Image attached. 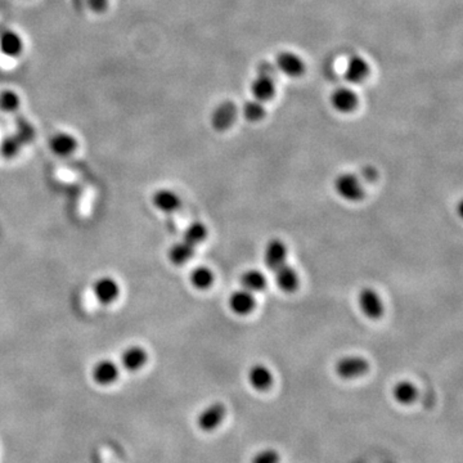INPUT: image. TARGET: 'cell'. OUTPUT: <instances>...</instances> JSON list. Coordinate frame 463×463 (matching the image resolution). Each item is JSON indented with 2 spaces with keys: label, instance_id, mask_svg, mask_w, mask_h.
Returning a JSON list of instances; mask_svg holds the SVG:
<instances>
[{
  "label": "cell",
  "instance_id": "obj_13",
  "mask_svg": "<svg viewBox=\"0 0 463 463\" xmlns=\"http://www.w3.org/2000/svg\"><path fill=\"white\" fill-rule=\"evenodd\" d=\"M263 258H264L265 267L269 270L274 272L277 268H279V267H282L284 264H286L287 246L279 238H273V240L269 241L268 244H265Z\"/></svg>",
  "mask_w": 463,
  "mask_h": 463
},
{
  "label": "cell",
  "instance_id": "obj_1",
  "mask_svg": "<svg viewBox=\"0 0 463 463\" xmlns=\"http://www.w3.org/2000/svg\"><path fill=\"white\" fill-rule=\"evenodd\" d=\"M276 66L272 64H260L258 67L256 78L251 82V93L253 99L263 103L268 102L276 96Z\"/></svg>",
  "mask_w": 463,
  "mask_h": 463
},
{
  "label": "cell",
  "instance_id": "obj_18",
  "mask_svg": "<svg viewBox=\"0 0 463 463\" xmlns=\"http://www.w3.org/2000/svg\"><path fill=\"white\" fill-rule=\"evenodd\" d=\"M273 273H274L276 285L278 286V288L281 291L291 293H295L297 290L299 284H300V279H299V276H297V272L291 265H288L286 263L282 267L277 268Z\"/></svg>",
  "mask_w": 463,
  "mask_h": 463
},
{
  "label": "cell",
  "instance_id": "obj_31",
  "mask_svg": "<svg viewBox=\"0 0 463 463\" xmlns=\"http://www.w3.org/2000/svg\"><path fill=\"white\" fill-rule=\"evenodd\" d=\"M26 1H27V0H26Z\"/></svg>",
  "mask_w": 463,
  "mask_h": 463
},
{
  "label": "cell",
  "instance_id": "obj_6",
  "mask_svg": "<svg viewBox=\"0 0 463 463\" xmlns=\"http://www.w3.org/2000/svg\"><path fill=\"white\" fill-rule=\"evenodd\" d=\"M93 293L99 304L108 307L119 300L122 287L112 277H101L93 284Z\"/></svg>",
  "mask_w": 463,
  "mask_h": 463
},
{
  "label": "cell",
  "instance_id": "obj_16",
  "mask_svg": "<svg viewBox=\"0 0 463 463\" xmlns=\"http://www.w3.org/2000/svg\"><path fill=\"white\" fill-rule=\"evenodd\" d=\"M359 99L355 91L346 87H340L333 90L331 105L340 114H350L358 107Z\"/></svg>",
  "mask_w": 463,
  "mask_h": 463
},
{
  "label": "cell",
  "instance_id": "obj_20",
  "mask_svg": "<svg viewBox=\"0 0 463 463\" xmlns=\"http://www.w3.org/2000/svg\"><path fill=\"white\" fill-rule=\"evenodd\" d=\"M195 252L196 246L188 244L184 240H182L180 242H177V244L171 246L170 250L168 252V258H169V260H170L172 265L182 267V265L187 264L188 261L193 258Z\"/></svg>",
  "mask_w": 463,
  "mask_h": 463
},
{
  "label": "cell",
  "instance_id": "obj_23",
  "mask_svg": "<svg viewBox=\"0 0 463 463\" xmlns=\"http://www.w3.org/2000/svg\"><path fill=\"white\" fill-rule=\"evenodd\" d=\"M241 287L250 293H260L267 286V278L258 269H249L240 278Z\"/></svg>",
  "mask_w": 463,
  "mask_h": 463
},
{
  "label": "cell",
  "instance_id": "obj_26",
  "mask_svg": "<svg viewBox=\"0 0 463 463\" xmlns=\"http://www.w3.org/2000/svg\"><path fill=\"white\" fill-rule=\"evenodd\" d=\"M265 114H267L265 107L260 101H256V99L247 101V102H244V105L242 106V115H244V117L247 122H260L265 117Z\"/></svg>",
  "mask_w": 463,
  "mask_h": 463
},
{
  "label": "cell",
  "instance_id": "obj_28",
  "mask_svg": "<svg viewBox=\"0 0 463 463\" xmlns=\"http://www.w3.org/2000/svg\"><path fill=\"white\" fill-rule=\"evenodd\" d=\"M85 4H87V7H88V9H89L93 15L102 16L110 8L111 0H85Z\"/></svg>",
  "mask_w": 463,
  "mask_h": 463
},
{
  "label": "cell",
  "instance_id": "obj_5",
  "mask_svg": "<svg viewBox=\"0 0 463 463\" xmlns=\"http://www.w3.org/2000/svg\"><path fill=\"white\" fill-rule=\"evenodd\" d=\"M358 305L367 318L377 321L383 316L385 305L381 296L372 287H365L358 293Z\"/></svg>",
  "mask_w": 463,
  "mask_h": 463
},
{
  "label": "cell",
  "instance_id": "obj_27",
  "mask_svg": "<svg viewBox=\"0 0 463 463\" xmlns=\"http://www.w3.org/2000/svg\"><path fill=\"white\" fill-rule=\"evenodd\" d=\"M281 457L276 449H263L252 457L251 463H279Z\"/></svg>",
  "mask_w": 463,
  "mask_h": 463
},
{
  "label": "cell",
  "instance_id": "obj_25",
  "mask_svg": "<svg viewBox=\"0 0 463 463\" xmlns=\"http://www.w3.org/2000/svg\"><path fill=\"white\" fill-rule=\"evenodd\" d=\"M209 236V230L207 227L201 223V221H193L191 223L183 235V240L188 242V244H193V246H198L203 244V241Z\"/></svg>",
  "mask_w": 463,
  "mask_h": 463
},
{
  "label": "cell",
  "instance_id": "obj_3",
  "mask_svg": "<svg viewBox=\"0 0 463 463\" xmlns=\"http://www.w3.org/2000/svg\"><path fill=\"white\" fill-rule=\"evenodd\" d=\"M48 147L50 152L54 156L61 159H67L76 154L80 143L78 137L71 131H54L49 137Z\"/></svg>",
  "mask_w": 463,
  "mask_h": 463
},
{
  "label": "cell",
  "instance_id": "obj_22",
  "mask_svg": "<svg viewBox=\"0 0 463 463\" xmlns=\"http://www.w3.org/2000/svg\"><path fill=\"white\" fill-rule=\"evenodd\" d=\"M392 397L402 406H411L418 398V390L415 383L409 381H399L392 389Z\"/></svg>",
  "mask_w": 463,
  "mask_h": 463
},
{
  "label": "cell",
  "instance_id": "obj_12",
  "mask_svg": "<svg viewBox=\"0 0 463 463\" xmlns=\"http://www.w3.org/2000/svg\"><path fill=\"white\" fill-rule=\"evenodd\" d=\"M276 68L288 78H300L305 73V64L293 52H281L277 54Z\"/></svg>",
  "mask_w": 463,
  "mask_h": 463
},
{
  "label": "cell",
  "instance_id": "obj_21",
  "mask_svg": "<svg viewBox=\"0 0 463 463\" xmlns=\"http://www.w3.org/2000/svg\"><path fill=\"white\" fill-rule=\"evenodd\" d=\"M21 107H22V96L18 90L13 88L0 89V112L16 114Z\"/></svg>",
  "mask_w": 463,
  "mask_h": 463
},
{
  "label": "cell",
  "instance_id": "obj_24",
  "mask_svg": "<svg viewBox=\"0 0 463 463\" xmlns=\"http://www.w3.org/2000/svg\"><path fill=\"white\" fill-rule=\"evenodd\" d=\"M215 281L214 272L209 267H197L193 269L189 274V282L193 286V288L198 291H206L209 290Z\"/></svg>",
  "mask_w": 463,
  "mask_h": 463
},
{
  "label": "cell",
  "instance_id": "obj_10",
  "mask_svg": "<svg viewBox=\"0 0 463 463\" xmlns=\"http://www.w3.org/2000/svg\"><path fill=\"white\" fill-rule=\"evenodd\" d=\"M91 377H93V381L99 386H103V388L112 386L120 377V367L111 359L99 360L93 367Z\"/></svg>",
  "mask_w": 463,
  "mask_h": 463
},
{
  "label": "cell",
  "instance_id": "obj_9",
  "mask_svg": "<svg viewBox=\"0 0 463 463\" xmlns=\"http://www.w3.org/2000/svg\"><path fill=\"white\" fill-rule=\"evenodd\" d=\"M238 110L232 101H224L214 108L210 122L216 131H226L233 126L236 122Z\"/></svg>",
  "mask_w": 463,
  "mask_h": 463
},
{
  "label": "cell",
  "instance_id": "obj_11",
  "mask_svg": "<svg viewBox=\"0 0 463 463\" xmlns=\"http://www.w3.org/2000/svg\"><path fill=\"white\" fill-rule=\"evenodd\" d=\"M148 351L140 345H131L124 350L120 357L122 368L128 372H138L148 363Z\"/></svg>",
  "mask_w": 463,
  "mask_h": 463
},
{
  "label": "cell",
  "instance_id": "obj_19",
  "mask_svg": "<svg viewBox=\"0 0 463 463\" xmlns=\"http://www.w3.org/2000/svg\"><path fill=\"white\" fill-rule=\"evenodd\" d=\"M247 379L255 390L267 391L273 386V374L270 372L268 367L256 363L249 369Z\"/></svg>",
  "mask_w": 463,
  "mask_h": 463
},
{
  "label": "cell",
  "instance_id": "obj_2",
  "mask_svg": "<svg viewBox=\"0 0 463 463\" xmlns=\"http://www.w3.org/2000/svg\"><path fill=\"white\" fill-rule=\"evenodd\" d=\"M336 193L349 203H358L365 198V187L360 178L350 172L339 174L333 180Z\"/></svg>",
  "mask_w": 463,
  "mask_h": 463
},
{
  "label": "cell",
  "instance_id": "obj_15",
  "mask_svg": "<svg viewBox=\"0 0 463 463\" xmlns=\"http://www.w3.org/2000/svg\"><path fill=\"white\" fill-rule=\"evenodd\" d=\"M152 203L157 210L163 214H174L182 207V198L172 189L161 188L152 195Z\"/></svg>",
  "mask_w": 463,
  "mask_h": 463
},
{
  "label": "cell",
  "instance_id": "obj_29",
  "mask_svg": "<svg viewBox=\"0 0 463 463\" xmlns=\"http://www.w3.org/2000/svg\"><path fill=\"white\" fill-rule=\"evenodd\" d=\"M17 148H18V145L13 142V139L9 138L3 146V154L6 157H13V156H16Z\"/></svg>",
  "mask_w": 463,
  "mask_h": 463
},
{
  "label": "cell",
  "instance_id": "obj_8",
  "mask_svg": "<svg viewBox=\"0 0 463 463\" xmlns=\"http://www.w3.org/2000/svg\"><path fill=\"white\" fill-rule=\"evenodd\" d=\"M227 416V408L219 402L206 406L197 417V426L203 432H212L219 427Z\"/></svg>",
  "mask_w": 463,
  "mask_h": 463
},
{
  "label": "cell",
  "instance_id": "obj_17",
  "mask_svg": "<svg viewBox=\"0 0 463 463\" xmlns=\"http://www.w3.org/2000/svg\"><path fill=\"white\" fill-rule=\"evenodd\" d=\"M369 65L365 58L362 56H351L346 62L345 70H344V76L346 82L351 84H360L365 82L368 75H369Z\"/></svg>",
  "mask_w": 463,
  "mask_h": 463
},
{
  "label": "cell",
  "instance_id": "obj_14",
  "mask_svg": "<svg viewBox=\"0 0 463 463\" xmlns=\"http://www.w3.org/2000/svg\"><path fill=\"white\" fill-rule=\"evenodd\" d=\"M228 305L235 314L240 317H244L253 311V309L256 307V300H255L253 293L244 288H241L229 296Z\"/></svg>",
  "mask_w": 463,
  "mask_h": 463
},
{
  "label": "cell",
  "instance_id": "obj_30",
  "mask_svg": "<svg viewBox=\"0 0 463 463\" xmlns=\"http://www.w3.org/2000/svg\"><path fill=\"white\" fill-rule=\"evenodd\" d=\"M360 177L365 179L366 182H374L377 179V171H376L374 166H365L362 169Z\"/></svg>",
  "mask_w": 463,
  "mask_h": 463
},
{
  "label": "cell",
  "instance_id": "obj_7",
  "mask_svg": "<svg viewBox=\"0 0 463 463\" xmlns=\"http://www.w3.org/2000/svg\"><path fill=\"white\" fill-rule=\"evenodd\" d=\"M26 48L22 34L13 29H6L0 33V53L9 59L22 57Z\"/></svg>",
  "mask_w": 463,
  "mask_h": 463
},
{
  "label": "cell",
  "instance_id": "obj_4",
  "mask_svg": "<svg viewBox=\"0 0 463 463\" xmlns=\"http://www.w3.org/2000/svg\"><path fill=\"white\" fill-rule=\"evenodd\" d=\"M369 371V363L366 358L359 355H345L335 365V374L342 380H354L365 376Z\"/></svg>",
  "mask_w": 463,
  "mask_h": 463
}]
</instances>
